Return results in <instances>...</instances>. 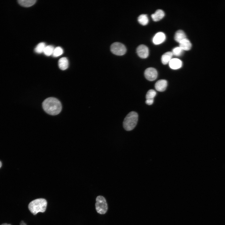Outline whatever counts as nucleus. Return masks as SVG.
<instances>
[{"instance_id": "nucleus-21", "label": "nucleus", "mask_w": 225, "mask_h": 225, "mask_svg": "<svg viewBox=\"0 0 225 225\" xmlns=\"http://www.w3.org/2000/svg\"><path fill=\"white\" fill-rule=\"evenodd\" d=\"M156 94V92L154 90H149L147 92L146 95V100L154 99V98Z\"/></svg>"}, {"instance_id": "nucleus-1", "label": "nucleus", "mask_w": 225, "mask_h": 225, "mask_svg": "<svg viewBox=\"0 0 225 225\" xmlns=\"http://www.w3.org/2000/svg\"><path fill=\"white\" fill-rule=\"evenodd\" d=\"M42 105L45 111L51 115H55L58 114L62 109L60 101L53 97L46 98L43 102Z\"/></svg>"}, {"instance_id": "nucleus-20", "label": "nucleus", "mask_w": 225, "mask_h": 225, "mask_svg": "<svg viewBox=\"0 0 225 225\" xmlns=\"http://www.w3.org/2000/svg\"><path fill=\"white\" fill-rule=\"evenodd\" d=\"M63 53V50L62 48L59 47H57L54 48L52 56L55 57H56L61 55Z\"/></svg>"}, {"instance_id": "nucleus-25", "label": "nucleus", "mask_w": 225, "mask_h": 225, "mask_svg": "<svg viewBox=\"0 0 225 225\" xmlns=\"http://www.w3.org/2000/svg\"><path fill=\"white\" fill-rule=\"evenodd\" d=\"M0 225H11L10 224H9L5 223L2 224Z\"/></svg>"}, {"instance_id": "nucleus-5", "label": "nucleus", "mask_w": 225, "mask_h": 225, "mask_svg": "<svg viewBox=\"0 0 225 225\" xmlns=\"http://www.w3.org/2000/svg\"><path fill=\"white\" fill-rule=\"evenodd\" d=\"M110 49L111 52L113 54L119 56L124 54L127 51L125 45L118 42H115L112 44L111 46Z\"/></svg>"}, {"instance_id": "nucleus-16", "label": "nucleus", "mask_w": 225, "mask_h": 225, "mask_svg": "<svg viewBox=\"0 0 225 225\" xmlns=\"http://www.w3.org/2000/svg\"><path fill=\"white\" fill-rule=\"evenodd\" d=\"M18 3L21 6L28 7L34 5L36 2V0H18Z\"/></svg>"}, {"instance_id": "nucleus-26", "label": "nucleus", "mask_w": 225, "mask_h": 225, "mask_svg": "<svg viewBox=\"0 0 225 225\" xmlns=\"http://www.w3.org/2000/svg\"><path fill=\"white\" fill-rule=\"evenodd\" d=\"M1 166H2V163L1 162V161H0V168L1 167Z\"/></svg>"}, {"instance_id": "nucleus-11", "label": "nucleus", "mask_w": 225, "mask_h": 225, "mask_svg": "<svg viewBox=\"0 0 225 225\" xmlns=\"http://www.w3.org/2000/svg\"><path fill=\"white\" fill-rule=\"evenodd\" d=\"M179 43V47L183 50H189L192 47V44L190 42L187 38L182 40Z\"/></svg>"}, {"instance_id": "nucleus-7", "label": "nucleus", "mask_w": 225, "mask_h": 225, "mask_svg": "<svg viewBox=\"0 0 225 225\" xmlns=\"http://www.w3.org/2000/svg\"><path fill=\"white\" fill-rule=\"evenodd\" d=\"M137 52L140 58H146L149 55L148 48L144 45H140L137 48Z\"/></svg>"}, {"instance_id": "nucleus-4", "label": "nucleus", "mask_w": 225, "mask_h": 225, "mask_svg": "<svg viewBox=\"0 0 225 225\" xmlns=\"http://www.w3.org/2000/svg\"><path fill=\"white\" fill-rule=\"evenodd\" d=\"M95 208L97 212L100 214H104L108 210V205L105 198L101 196L96 198Z\"/></svg>"}, {"instance_id": "nucleus-24", "label": "nucleus", "mask_w": 225, "mask_h": 225, "mask_svg": "<svg viewBox=\"0 0 225 225\" xmlns=\"http://www.w3.org/2000/svg\"><path fill=\"white\" fill-rule=\"evenodd\" d=\"M20 225H26V224L23 221H22L20 223Z\"/></svg>"}, {"instance_id": "nucleus-3", "label": "nucleus", "mask_w": 225, "mask_h": 225, "mask_svg": "<svg viewBox=\"0 0 225 225\" xmlns=\"http://www.w3.org/2000/svg\"><path fill=\"white\" fill-rule=\"evenodd\" d=\"M138 115L134 111L130 112L124 119L123 125L124 129L127 131L133 130L136 127L138 121Z\"/></svg>"}, {"instance_id": "nucleus-17", "label": "nucleus", "mask_w": 225, "mask_h": 225, "mask_svg": "<svg viewBox=\"0 0 225 225\" xmlns=\"http://www.w3.org/2000/svg\"><path fill=\"white\" fill-rule=\"evenodd\" d=\"M138 21L142 25H146L148 23V19L146 14H142L138 18Z\"/></svg>"}, {"instance_id": "nucleus-14", "label": "nucleus", "mask_w": 225, "mask_h": 225, "mask_svg": "<svg viewBox=\"0 0 225 225\" xmlns=\"http://www.w3.org/2000/svg\"><path fill=\"white\" fill-rule=\"evenodd\" d=\"M172 52H168L163 54L161 57V61L163 64L165 65L169 62L173 56Z\"/></svg>"}, {"instance_id": "nucleus-12", "label": "nucleus", "mask_w": 225, "mask_h": 225, "mask_svg": "<svg viewBox=\"0 0 225 225\" xmlns=\"http://www.w3.org/2000/svg\"><path fill=\"white\" fill-rule=\"evenodd\" d=\"M164 15L165 13L162 10L158 9L154 13L151 15V17L154 21L157 22L161 19Z\"/></svg>"}, {"instance_id": "nucleus-18", "label": "nucleus", "mask_w": 225, "mask_h": 225, "mask_svg": "<svg viewBox=\"0 0 225 225\" xmlns=\"http://www.w3.org/2000/svg\"><path fill=\"white\" fill-rule=\"evenodd\" d=\"M46 46L45 44L43 42L39 43L37 45L34 49L35 52L38 53H41L43 52Z\"/></svg>"}, {"instance_id": "nucleus-19", "label": "nucleus", "mask_w": 225, "mask_h": 225, "mask_svg": "<svg viewBox=\"0 0 225 225\" xmlns=\"http://www.w3.org/2000/svg\"><path fill=\"white\" fill-rule=\"evenodd\" d=\"M54 48L51 45L46 46L43 51L44 54L47 56H50L52 54Z\"/></svg>"}, {"instance_id": "nucleus-22", "label": "nucleus", "mask_w": 225, "mask_h": 225, "mask_svg": "<svg viewBox=\"0 0 225 225\" xmlns=\"http://www.w3.org/2000/svg\"><path fill=\"white\" fill-rule=\"evenodd\" d=\"M183 50L179 47L174 48L172 50L173 55L176 56H180L182 53Z\"/></svg>"}, {"instance_id": "nucleus-2", "label": "nucleus", "mask_w": 225, "mask_h": 225, "mask_svg": "<svg viewBox=\"0 0 225 225\" xmlns=\"http://www.w3.org/2000/svg\"><path fill=\"white\" fill-rule=\"evenodd\" d=\"M47 205V202L46 199L40 198L30 202L28 204V208L30 212L35 215L39 212H45Z\"/></svg>"}, {"instance_id": "nucleus-13", "label": "nucleus", "mask_w": 225, "mask_h": 225, "mask_svg": "<svg viewBox=\"0 0 225 225\" xmlns=\"http://www.w3.org/2000/svg\"><path fill=\"white\" fill-rule=\"evenodd\" d=\"M59 68L62 70L66 69L68 67V62L66 57H62L60 58L58 62Z\"/></svg>"}, {"instance_id": "nucleus-10", "label": "nucleus", "mask_w": 225, "mask_h": 225, "mask_svg": "<svg viewBox=\"0 0 225 225\" xmlns=\"http://www.w3.org/2000/svg\"><path fill=\"white\" fill-rule=\"evenodd\" d=\"M169 63L170 67L173 69H178L182 65L181 61L178 58L172 59Z\"/></svg>"}, {"instance_id": "nucleus-15", "label": "nucleus", "mask_w": 225, "mask_h": 225, "mask_svg": "<svg viewBox=\"0 0 225 225\" xmlns=\"http://www.w3.org/2000/svg\"><path fill=\"white\" fill-rule=\"evenodd\" d=\"M186 37L184 32L182 30H179L176 32L174 36V39L177 42L179 43L182 40L186 38Z\"/></svg>"}, {"instance_id": "nucleus-23", "label": "nucleus", "mask_w": 225, "mask_h": 225, "mask_svg": "<svg viewBox=\"0 0 225 225\" xmlns=\"http://www.w3.org/2000/svg\"><path fill=\"white\" fill-rule=\"evenodd\" d=\"M153 101L154 99H148L146 100L145 102L146 104L148 105H151L153 103Z\"/></svg>"}, {"instance_id": "nucleus-9", "label": "nucleus", "mask_w": 225, "mask_h": 225, "mask_svg": "<svg viewBox=\"0 0 225 225\" xmlns=\"http://www.w3.org/2000/svg\"><path fill=\"white\" fill-rule=\"evenodd\" d=\"M167 86V82L165 80L161 79L157 81L155 84V87L157 91L163 92L165 91Z\"/></svg>"}, {"instance_id": "nucleus-6", "label": "nucleus", "mask_w": 225, "mask_h": 225, "mask_svg": "<svg viewBox=\"0 0 225 225\" xmlns=\"http://www.w3.org/2000/svg\"><path fill=\"white\" fill-rule=\"evenodd\" d=\"M144 76L148 80L153 81L155 80L158 76V72L154 68L150 67L147 68L144 72Z\"/></svg>"}, {"instance_id": "nucleus-8", "label": "nucleus", "mask_w": 225, "mask_h": 225, "mask_svg": "<svg viewBox=\"0 0 225 225\" xmlns=\"http://www.w3.org/2000/svg\"><path fill=\"white\" fill-rule=\"evenodd\" d=\"M166 36L165 34L162 32L157 33L153 38V43L156 45H158L163 42L165 40Z\"/></svg>"}]
</instances>
